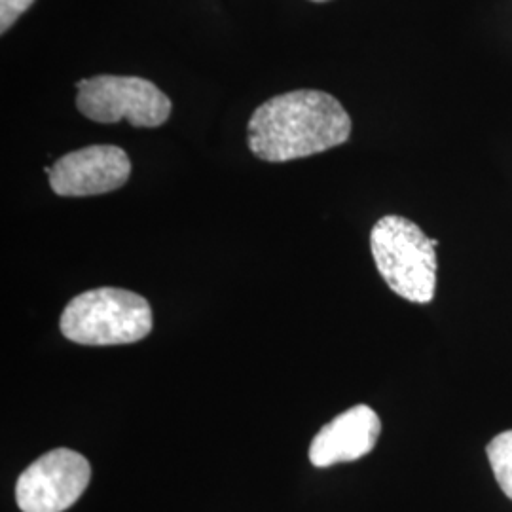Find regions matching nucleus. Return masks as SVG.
Here are the masks:
<instances>
[{"label":"nucleus","mask_w":512,"mask_h":512,"mask_svg":"<svg viewBox=\"0 0 512 512\" xmlns=\"http://www.w3.org/2000/svg\"><path fill=\"white\" fill-rule=\"evenodd\" d=\"M59 329L80 346L135 344L152 330V308L147 298L126 289H92L65 306Z\"/></svg>","instance_id":"3"},{"label":"nucleus","mask_w":512,"mask_h":512,"mask_svg":"<svg viewBox=\"0 0 512 512\" xmlns=\"http://www.w3.org/2000/svg\"><path fill=\"white\" fill-rule=\"evenodd\" d=\"M380 433L378 414L366 404H357L321 427L311 440L310 461L323 469L365 458L374 450Z\"/></svg>","instance_id":"7"},{"label":"nucleus","mask_w":512,"mask_h":512,"mask_svg":"<svg viewBox=\"0 0 512 512\" xmlns=\"http://www.w3.org/2000/svg\"><path fill=\"white\" fill-rule=\"evenodd\" d=\"M90 478L88 459L69 448H55L19 476L18 507L23 512L67 511L86 492Z\"/></svg>","instance_id":"5"},{"label":"nucleus","mask_w":512,"mask_h":512,"mask_svg":"<svg viewBox=\"0 0 512 512\" xmlns=\"http://www.w3.org/2000/svg\"><path fill=\"white\" fill-rule=\"evenodd\" d=\"M488 459L494 471L495 480L501 490L512 501V429L497 435L486 448Z\"/></svg>","instance_id":"8"},{"label":"nucleus","mask_w":512,"mask_h":512,"mask_svg":"<svg viewBox=\"0 0 512 512\" xmlns=\"http://www.w3.org/2000/svg\"><path fill=\"white\" fill-rule=\"evenodd\" d=\"M76 88V109L99 124L126 120L135 128H160L171 114V99L147 78L99 74Z\"/></svg>","instance_id":"4"},{"label":"nucleus","mask_w":512,"mask_h":512,"mask_svg":"<svg viewBox=\"0 0 512 512\" xmlns=\"http://www.w3.org/2000/svg\"><path fill=\"white\" fill-rule=\"evenodd\" d=\"M33 4L35 0H0V33L4 35Z\"/></svg>","instance_id":"9"},{"label":"nucleus","mask_w":512,"mask_h":512,"mask_svg":"<svg viewBox=\"0 0 512 512\" xmlns=\"http://www.w3.org/2000/svg\"><path fill=\"white\" fill-rule=\"evenodd\" d=\"M351 118L342 103L319 90H294L264 101L249 120L247 143L256 158L291 162L344 145Z\"/></svg>","instance_id":"1"},{"label":"nucleus","mask_w":512,"mask_h":512,"mask_svg":"<svg viewBox=\"0 0 512 512\" xmlns=\"http://www.w3.org/2000/svg\"><path fill=\"white\" fill-rule=\"evenodd\" d=\"M439 241L399 215L378 220L370 232V251L376 268L395 294L414 304H429L437 289Z\"/></svg>","instance_id":"2"},{"label":"nucleus","mask_w":512,"mask_h":512,"mask_svg":"<svg viewBox=\"0 0 512 512\" xmlns=\"http://www.w3.org/2000/svg\"><path fill=\"white\" fill-rule=\"evenodd\" d=\"M311 2H329V0H311Z\"/></svg>","instance_id":"10"},{"label":"nucleus","mask_w":512,"mask_h":512,"mask_svg":"<svg viewBox=\"0 0 512 512\" xmlns=\"http://www.w3.org/2000/svg\"><path fill=\"white\" fill-rule=\"evenodd\" d=\"M44 171L57 196L86 198L122 188L131 175V162L120 147L93 145L61 156Z\"/></svg>","instance_id":"6"}]
</instances>
